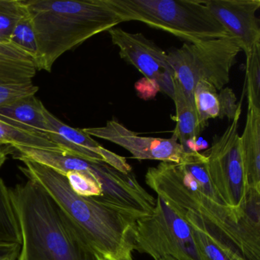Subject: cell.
<instances>
[{"mask_svg":"<svg viewBox=\"0 0 260 260\" xmlns=\"http://www.w3.org/2000/svg\"><path fill=\"white\" fill-rule=\"evenodd\" d=\"M192 97L201 125L205 129L210 119L219 117L218 92L209 82L200 80L194 86Z\"/></svg>","mask_w":260,"mask_h":260,"instance_id":"ac0fdd59","label":"cell"},{"mask_svg":"<svg viewBox=\"0 0 260 260\" xmlns=\"http://www.w3.org/2000/svg\"><path fill=\"white\" fill-rule=\"evenodd\" d=\"M19 253H20V250L16 251V252H12V253L3 257L0 258V260H19Z\"/></svg>","mask_w":260,"mask_h":260,"instance_id":"83f0119b","label":"cell"},{"mask_svg":"<svg viewBox=\"0 0 260 260\" xmlns=\"http://www.w3.org/2000/svg\"><path fill=\"white\" fill-rule=\"evenodd\" d=\"M240 148L249 189L260 191V109L248 105Z\"/></svg>","mask_w":260,"mask_h":260,"instance_id":"4fadbf2b","label":"cell"},{"mask_svg":"<svg viewBox=\"0 0 260 260\" xmlns=\"http://www.w3.org/2000/svg\"><path fill=\"white\" fill-rule=\"evenodd\" d=\"M241 51L240 42L229 34L218 39L186 42L167 54L175 78L193 102V90L200 80L209 82L217 91L228 84L231 69Z\"/></svg>","mask_w":260,"mask_h":260,"instance_id":"52a82bcc","label":"cell"},{"mask_svg":"<svg viewBox=\"0 0 260 260\" xmlns=\"http://www.w3.org/2000/svg\"><path fill=\"white\" fill-rule=\"evenodd\" d=\"M46 108L36 95L24 97L0 107V119L15 127L48 138Z\"/></svg>","mask_w":260,"mask_h":260,"instance_id":"5bb4252c","label":"cell"},{"mask_svg":"<svg viewBox=\"0 0 260 260\" xmlns=\"http://www.w3.org/2000/svg\"><path fill=\"white\" fill-rule=\"evenodd\" d=\"M22 234L10 188L0 178V243L22 246Z\"/></svg>","mask_w":260,"mask_h":260,"instance_id":"e0dca14e","label":"cell"},{"mask_svg":"<svg viewBox=\"0 0 260 260\" xmlns=\"http://www.w3.org/2000/svg\"><path fill=\"white\" fill-rule=\"evenodd\" d=\"M26 10L24 0H0V43H10L13 29Z\"/></svg>","mask_w":260,"mask_h":260,"instance_id":"44dd1931","label":"cell"},{"mask_svg":"<svg viewBox=\"0 0 260 260\" xmlns=\"http://www.w3.org/2000/svg\"><path fill=\"white\" fill-rule=\"evenodd\" d=\"M0 142L30 148L63 151L45 137L22 130L0 119Z\"/></svg>","mask_w":260,"mask_h":260,"instance_id":"d6986e66","label":"cell"},{"mask_svg":"<svg viewBox=\"0 0 260 260\" xmlns=\"http://www.w3.org/2000/svg\"><path fill=\"white\" fill-rule=\"evenodd\" d=\"M36 30L37 71L51 72L67 51L121 23L106 0H25Z\"/></svg>","mask_w":260,"mask_h":260,"instance_id":"277c9868","label":"cell"},{"mask_svg":"<svg viewBox=\"0 0 260 260\" xmlns=\"http://www.w3.org/2000/svg\"><path fill=\"white\" fill-rule=\"evenodd\" d=\"M39 87L34 83L0 84V107L11 104L24 97L36 95Z\"/></svg>","mask_w":260,"mask_h":260,"instance_id":"cb8c5ba5","label":"cell"},{"mask_svg":"<svg viewBox=\"0 0 260 260\" xmlns=\"http://www.w3.org/2000/svg\"><path fill=\"white\" fill-rule=\"evenodd\" d=\"M160 260H173L172 258H165V259H160Z\"/></svg>","mask_w":260,"mask_h":260,"instance_id":"f1b7e54d","label":"cell"},{"mask_svg":"<svg viewBox=\"0 0 260 260\" xmlns=\"http://www.w3.org/2000/svg\"><path fill=\"white\" fill-rule=\"evenodd\" d=\"M245 89L248 105L260 109V44L246 55Z\"/></svg>","mask_w":260,"mask_h":260,"instance_id":"ffe728a7","label":"cell"},{"mask_svg":"<svg viewBox=\"0 0 260 260\" xmlns=\"http://www.w3.org/2000/svg\"><path fill=\"white\" fill-rule=\"evenodd\" d=\"M90 137H95L125 149L135 159H150L180 164L186 155L180 144L171 138L140 136L115 119L108 121L103 127L83 128Z\"/></svg>","mask_w":260,"mask_h":260,"instance_id":"30bf717a","label":"cell"},{"mask_svg":"<svg viewBox=\"0 0 260 260\" xmlns=\"http://www.w3.org/2000/svg\"><path fill=\"white\" fill-rule=\"evenodd\" d=\"M10 192L22 234L19 260H104L39 183L28 179Z\"/></svg>","mask_w":260,"mask_h":260,"instance_id":"3957f363","label":"cell"},{"mask_svg":"<svg viewBox=\"0 0 260 260\" xmlns=\"http://www.w3.org/2000/svg\"><path fill=\"white\" fill-rule=\"evenodd\" d=\"M16 158L25 165L19 167L21 171L51 194L103 259L135 260L137 220L96 199L76 194L56 170L23 156Z\"/></svg>","mask_w":260,"mask_h":260,"instance_id":"7a4b0ae2","label":"cell"},{"mask_svg":"<svg viewBox=\"0 0 260 260\" xmlns=\"http://www.w3.org/2000/svg\"><path fill=\"white\" fill-rule=\"evenodd\" d=\"M112 44L119 50L120 57L135 67L146 80L173 100L175 74L167 54L141 33H131L122 28L108 31Z\"/></svg>","mask_w":260,"mask_h":260,"instance_id":"9c48e42d","label":"cell"},{"mask_svg":"<svg viewBox=\"0 0 260 260\" xmlns=\"http://www.w3.org/2000/svg\"><path fill=\"white\" fill-rule=\"evenodd\" d=\"M219 107L220 113L219 118H228L232 121L235 118L237 112L242 109V103H237V98L232 89L224 87L218 92Z\"/></svg>","mask_w":260,"mask_h":260,"instance_id":"d4e9b609","label":"cell"},{"mask_svg":"<svg viewBox=\"0 0 260 260\" xmlns=\"http://www.w3.org/2000/svg\"><path fill=\"white\" fill-rule=\"evenodd\" d=\"M20 245L16 244H1L0 243V258H3L12 252L20 250Z\"/></svg>","mask_w":260,"mask_h":260,"instance_id":"4316f807","label":"cell"},{"mask_svg":"<svg viewBox=\"0 0 260 260\" xmlns=\"http://www.w3.org/2000/svg\"><path fill=\"white\" fill-rule=\"evenodd\" d=\"M34 59L12 43H0V84L32 83L36 77Z\"/></svg>","mask_w":260,"mask_h":260,"instance_id":"2e32d148","label":"cell"},{"mask_svg":"<svg viewBox=\"0 0 260 260\" xmlns=\"http://www.w3.org/2000/svg\"><path fill=\"white\" fill-rule=\"evenodd\" d=\"M13 153H16V150L13 145L0 142V167L5 164L9 155Z\"/></svg>","mask_w":260,"mask_h":260,"instance_id":"484cf974","label":"cell"},{"mask_svg":"<svg viewBox=\"0 0 260 260\" xmlns=\"http://www.w3.org/2000/svg\"><path fill=\"white\" fill-rule=\"evenodd\" d=\"M48 138L63 151L91 161L103 162L121 173H132L125 158L103 147L83 130L67 125L48 109L45 111Z\"/></svg>","mask_w":260,"mask_h":260,"instance_id":"8fae6325","label":"cell"},{"mask_svg":"<svg viewBox=\"0 0 260 260\" xmlns=\"http://www.w3.org/2000/svg\"><path fill=\"white\" fill-rule=\"evenodd\" d=\"M135 249L154 260H202L191 226L158 196L151 214L136 220Z\"/></svg>","mask_w":260,"mask_h":260,"instance_id":"ba28073f","label":"cell"},{"mask_svg":"<svg viewBox=\"0 0 260 260\" xmlns=\"http://www.w3.org/2000/svg\"><path fill=\"white\" fill-rule=\"evenodd\" d=\"M10 43L29 54L34 60L36 59L38 53L37 39L34 24L28 10L15 26Z\"/></svg>","mask_w":260,"mask_h":260,"instance_id":"7402d4cb","label":"cell"},{"mask_svg":"<svg viewBox=\"0 0 260 260\" xmlns=\"http://www.w3.org/2000/svg\"><path fill=\"white\" fill-rule=\"evenodd\" d=\"M237 112L221 135H214L207 153L211 182L223 202L232 209L260 220V191L249 189L240 148Z\"/></svg>","mask_w":260,"mask_h":260,"instance_id":"8992f818","label":"cell"},{"mask_svg":"<svg viewBox=\"0 0 260 260\" xmlns=\"http://www.w3.org/2000/svg\"><path fill=\"white\" fill-rule=\"evenodd\" d=\"M145 182L191 229L202 231L240 260H260V220L228 207L216 191L205 153L188 152L180 164L150 167Z\"/></svg>","mask_w":260,"mask_h":260,"instance_id":"6da1fadb","label":"cell"},{"mask_svg":"<svg viewBox=\"0 0 260 260\" xmlns=\"http://www.w3.org/2000/svg\"><path fill=\"white\" fill-rule=\"evenodd\" d=\"M121 22L137 21L188 43L229 33L201 0H106Z\"/></svg>","mask_w":260,"mask_h":260,"instance_id":"5b68a950","label":"cell"},{"mask_svg":"<svg viewBox=\"0 0 260 260\" xmlns=\"http://www.w3.org/2000/svg\"><path fill=\"white\" fill-rule=\"evenodd\" d=\"M202 2L226 31L240 42L246 55L260 44L259 20L256 16L260 8L259 0H204Z\"/></svg>","mask_w":260,"mask_h":260,"instance_id":"7c38bea8","label":"cell"},{"mask_svg":"<svg viewBox=\"0 0 260 260\" xmlns=\"http://www.w3.org/2000/svg\"><path fill=\"white\" fill-rule=\"evenodd\" d=\"M173 86L176 124L172 137L179 141L186 153L194 151L197 150L196 141L204 128L199 121L194 103L186 96L176 78Z\"/></svg>","mask_w":260,"mask_h":260,"instance_id":"9a60e30c","label":"cell"},{"mask_svg":"<svg viewBox=\"0 0 260 260\" xmlns=\"http://www.w3.org/2000/svg\"><path fill=\"white\" fill-rule=\"evenodd\" d=\"M192 234L202 260H240L226 252L202 231L192 229Z\"/></svg>","mask_w":260,"mask_h":260,"instance_id":"603a6c76","label":"cell"}]
</instances>
